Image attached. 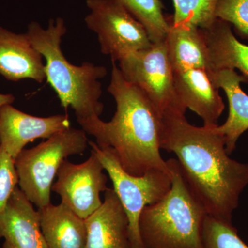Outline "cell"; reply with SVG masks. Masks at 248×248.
Instances as JSON below:
<instances>
[{"instance_id":"12","label":"cell","mask_w":248,"mask_h":248,"mask_svg":"<svg viewBox=\"0 0 248 248\" xmlns=\"http://www.w3.org/2000/svg\"><path fill=\"white\" fill-rule=\"evenodd\" d=\"M213 71L202 68L174 71L178 95L186 108L203 120V125L218 124L225 108L219 89L213 79Z\"/></svg>"},{"instance_id":"20","label":"cell","mask_w":248,"mask_h":248,"mask_svg":"<svg viewBox=\"0 0 248 248\" xmlns=\"http://www.w3.org/2000/svg\"><path fill=\"white\" fill-rule=\"evenodd\" d=\"M174 14L171 25L207 29L217 19L215 9L218 0H172Z\"/></svg>"},{"instance_id":"16","label":"cell","mask_w":248,"mask_h":248,"mask_svg":"<svg viewBox=\"0 0 248 248\" xmlns=\"http://www.w3.org/2000/svg\"><path fill=\"white\" fill-rule=\"evenodd\" d=\"M41 229L48 248H86V227L68 207L49 204L38 209Z\"/></svg>"},{"instance_id":"24","label":"cell","mask_w":248,"mask_h":248,"mask_svg":"<svg viewBox=\"0 0 248 248\" xmlns=\"http://www.w3.org/2000/svg\"><path fill=\"white\" fill-rule=\"evenodd\" d=\"M16 97L12 94H1L0 93V108L7 104H12Z\"/></svg>"},{"instance_id":"23","label":"cell","mask_w":248,"mask_h":248,"mask_svg":"<svg viewBox=\"0 0 248 248\" xmlns=\"http://www.w3.org/2000/svg\"><path fill=\"white\" fill-rule=\"evenodd\" d=\"M18 184L15 159L0 146V214L4 211Z\"/></svg>"},{"instance_id":"11","label":"cell","mask_w":248,"mask_h":248,"mask_svg":"<svg viewBox=\"0 0 248 248\" xmlns=\"http://www.w3.org/2000/svg\"><path fill=\"white\" fill-rule=\"evenodd\" d=\"M17 187L0 214L3 248H48L41 229L38 210Z\"/></svg>"},{"instance_id":"14","label":"cell","mask_w":248,"mask_h":248,"mask_svg":"<svg viewBox=\"0 0 248 248\" xmlns=\"http://www.w3.org/2000/svg\"><path fill=\"white\" fill-rule=\"evenodd\" d=\"M42 54L34 48L27 33L17 34L0 27V75L12 81L46 79Z\"/></svg>"},{"instance_id":"19","label":"cell","mask_w":248,"mask_h":248,"mask_svg":"<svg viewBox=\"0 0 248 248\" xmlns=\"http://www.w3.org/2000/svg\"><path fill=\"white\" fill-rule=\"evenodd\" d=\"M129 13L146 29L153 43L166 40L170 31V17L163 13L160 0H120Z\"/></svg>"},{"instance_id":"22","label":"cell","mask_w":248,"mask_h":248,"mask_svg":"<svg viewBox=\"0 0 248 248\" xmlns=\"http://www.w3.org/2000/svg\"><path fill=\"white\" fill-rule=\"evenodd\" d=\"M215 17L233 25L240 37L248 40V0H218Z\"/></svg>"},{"instance_id":"4","label":"cell","mask_w":248,"mask_h":248,"mask_svg":"<svg viewBox=\"0 0 248 248\" xmlns=\"http://www.w3.org/2000/svg\"><path fill=\"white\" fill-rule=\"evenodd\" d=\"M167 164L172 186L159 200L143 209L140 234L147 248H204L207 213L186 183L177 159Z\"/></svg>"},{"instance_id":"6","label":"cell","mask_w":248,"mask_h":248,"mask_svg":"<svg viewBox=\"0 0 248 248\" xmlns=\"http://www.w3.org/2000/svg\"><path fill=\"white\" fill-rule=\"evenodd\" d=\"M89 144L108 174L113 190L128 217L131 248H147L140 234V217L143 209L159 202L168 193L172 186L170 172L153 169L140 177L130 175L124 170L110 148H99L91 141Z\"/></svg>"},{"instance_id":"21","label":"cell","mask_w":248,"mask_h":248,"mask_svg":"<svg viewBox=\"0 0 248 248\" xmlns=\"http://www.w3.org/2000/svg\"><path fill=\"white\" fill-rule=\"evenodd\" d=\"M202 238L204 248H248L232 223L208 215L204 221Z\"/></svg>"},{"instance_id":"8","label":"cell","mask_w":248,"mask_h":248,"mask_svg":"<svg viewBox=\"0 0 248 248\" xmlns=\"http://www.w3.org/2000/svg\"><path fill=\"white\" fill-rule=\"evenodd\" d=\"M86 6L90 9L86 26L97 34L101 52L112 62L153 45L146 29L120 0H86Z\"/></svg>"},{"instance_id":"13","label":"cell","mask_w":248,"mask_h":248,"mask_svg":"<svg viewBox=\"0 0 248 248\" xmlns=\"http://www.w3.org/2000/svg\"><path fill=\"white\" fill-rule=\"evenodd\" d=\"M84 221L86 248H132L128 217L113 189L105 191L104 202Z\"/></svg>"},{"instance_id":"7","label":"cell","mask_w":248,"mask_h":248,"mask_svg":"<svg viewBox=\"0 0 248 248\" xmlns=\"http://www.w3.org/2000/svg\"><path fill=\"white\" fill-rule=\"evenodd\" d=\"M118 62L124 79L146 94L161 117L185 115L187 108L176 90L166 40L129 54Z\"/></svg>"},{"instance_id":"15","label":"cell","mask_w":248,"mask_h":248,"mask_svg":"<svg viewBox=\"0 0 248 248\" xmlns=\"http://www.w3.org/2000/svg\"><path fill=\"white\" fill-rule=\"evenodd\" d=\"M213 79L218 89L224 91L229 102L228 119L217 128L225 139L227 153L231 155L241 135L248 130V95L241 87L246 80L233 69L214 71Z\"/></svg>"},{"instance_id":"2","label":"cell","mask_w":248,"mask_h":248,"mask_svg":"<svg viewBox=\"0 0 248 248\" xmlns=\"http://www.w3.org/2000/svg\"><path fill=\"white\" fill-rule=\"evenodd\" d=\"M108 91L117 110L108 122L102 121L94 137L99 148L112 150L124 170L140 177L153 169L170 173L160 154L161 116L141 90L124 79L116 62Z\"/></svg>"},{"instance_id":"5","label":"cell","mask_w":248,"mask_h":248,"mask_svg":"<svg viewBox=\"0 0 248 248\" xmlns=\"http://www.w3.org/2000/svg\"><path fill=\"white\" fill-rule=\"evenodd\" d=\"M84 130L71 128L55 134L15 159L19 187L31 203L42 208L50 202L53 181L67 158L84 154L89 146Z\"/></svg>"},{"instance_id":"9","label":"cell","mask_w":248,"mask_h":248,"mask_svg":"<svg viewBox=\"0 0 248 248\" xmlns=\"http://www.w3.org/2000/svg\"><path fill=\"white\" fill-rule=\"evenodd\" d=\"M104 170L102 162L92 150L89 159L81 164L65 159L52 191L60 195L62 203L85 220L102 204L101 193L108 189V177Z\"/></svg>"},{"instance_id":"18","label":"cell","mask_w":248,"mask_h":248,"mask_svg":"<svg viewBox=\"0 0 248 248\" xmlns=\"http://www.w3.org/2000/svg\"><path fill=\"white\" fill-rule=\"evenodd\" d=\"M166 41L173 71L191 68L213 71L208 45L201 29L176 27L170 23Z\"/></svg>"},{"instance_id":"3","label":"cell","mask_w":248,"mask_h":248,"mask_svg":"<svg viewBox=\"0 0 248 248\" xmlns=\"http://www.w3.org/2000/svg\"><path fill=\"white\" fill-rule=\"evenodd\" d=\"M66 31L64 21L58 17L50 20L46 29L32 22L26 33L34 48L45 59L46 79L58 94L62 107L66 110L71 107L82 130L94 136L104 110L99 80L107 76V69L90 62L80 66L70 63L61 47Z\"/></svg>"},{"instance_id":"1","label":"cell","mask_w":248,"mask_h":248,"mask_svg":"<svg viewBox=\"0 0 248 248\" xmlns=\"http://www.w3.org/2000/svg\"><path fill=\"white\" fill-rule=\"evenodd\" d=\"M217 127L195 126L185 115L164 116L160 148L177 156L186 183L207 215L232 223L240 195L248 186V163L230 157Z\"/></svg>"},{"instance_id":"17","label":"cell","mask_w":248,"mask_h":248,"mask_svg":"<svg viewBox=\"0 0 248 248\" xmlns=\"http://www.w3.org/2000/svg\"><path fill=\"white\" fill-rule=\"evenodd\" d=\"M201 30L208 45L213 71L238 69L248 82V46L235 37L231 24L217 18L212 25Z\"/></svg>"},{"instance_id":"10","label":"cell","mask_w":248,"mask_h":248,"mask_svg":"<svg viewBox=\"0 0 248 248\" xmlns=\"http://www.w3.org/2000/svg\"><path fill=\"white\" fill-rule=\"evenodd\" d=\"M71 128L68 115L38 117L7 104L0 108V146L14 159L28 143Z\"/></svg>"}]
</instances>
